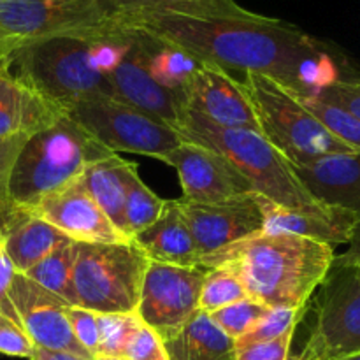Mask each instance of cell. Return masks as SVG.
I'll use <instances>...</instances> for the list:
<instances>
[{"label": "cell", "instance_id": "obj_1", "mask_svg": "<svg viewBox=\"0 0 360 360\" xmlns=\"http://www.w3.org/2000/svg\"><path fill=\"white\" fill-rule=\"evenodd\" d=\"M111 14L123 34L174 46L229 74H264L301 97H316L338 81L360 77L338 46L297 25L252 13L236 0H183Z\"/></svg>", "mask_w": 360, "mask_h": 360}, {"label": "cell", "instance_id": "obj_2", "mask_svg": "<svg viewBox=\"0 0 360 360\" xmlns=\"http://www.w3.org/2000/svg\"><path fill=\"white\" fill-rule=\"evenodd\" d=\"M330 245L292 234L257 232L199 259L204 269L227 267L248 297L269 308H306L333 267Z\"/></svg>", "mask_w": 360, "mask_h": 360}, {"label": "cell", "instance_id": "obj_3", "mask_svg": "<svg viewBox=\"0 0 360 360\" xmlns=\"http://www.w3.org/2000/svg\"><path fill=\"white\" fill-rule=\"evenodd\" d=\"M185 141L213 148L234 164L252 183L257 195L278 206L306 213H333L330 207L316 202L302 186L292 165L260 132L248 129H225L214 125L199 112L185 108L176 127Z\"/></svg>", "mask_w": 360, "mask_h": 360}, {"label": "cell", "instance_id": "obj_4", "mask_svg": "<svg viewBox=\"0 0 360 360\" xmlns=\"http://www.w3.org/2000/svg\"><path fill=\"white\" fill-rule=\"evenodd\" d=\"M112 155L63 115L25 141L11 176V195L20 210L34 211L42 199L79 181L86 167Z\"/></svg>", "mask_w": 360, "mask_h": 360}, {"label": "cell", "instance_id": "obj_5", "mask_svg": "<svg viewBox=\"0 0 360 360\" xmlns=\"http://www.w3.org/2000/svg\"><path fill=\"white\" fill-rule=\"evenodd\" d=\"M123 34L101 0H0V56L49 39L97 41Z\"/></svg>", "mask_w": 360, "mask_h": 360}, {"label": "cell", "instance_id": "obj_6", "mask_svg": "<svg viewBox=\"0 0 360 360\" xmlns=\"http://www.w3.org/2000/svg\"><path fill=\"white\" fill-rule=\"evenodd\" d=\"M260 134L287 158L301 165L320 157L355 153L338 141L302 102L301 95L264 74L248 72L243 77Z\"/></svg>", "mask_w": 360, "mask_h": 360}, {"label": "cell", "instance_id": "obj_7", "mask_svg": "<svg viewBox=\"0 0 360 360\" xmlns=\"http://www.w3.org/2000/svg\"><path fill=\"white\" fill-rule=\"evenodd\" d=\"M150 262L134 241L77 243L74 264L77 306L98 315L136 313Z\"/></svg>", "mask_w": 360, "mask_h": 360}, {"label": "cell", "instance_id": "obj_8", "mask_svg": "<svg viewBox=\"0 0 360 360\" xmlns=\"http://www.w3.org/2000/svg\"><path fill=\"white\" fill-rule=\"evenodd\" d=\"M88 42L70 37L35 42L9 56L11 70L63 111L83 98L112 97L108 76L91 65Z\"/></svg>", "mask_w": 360, "mask_h": 360}, {"label": "cell", "instance_id": "obj_9", "mask_svg": "<svg viewBox=\"0 0 360 360\" xmlns=\"http://www.w3.org/2000/svg\"><path fill=\"white\" fill-rule=\"evenodd\" d=\"M65 115L115 155L125 151L162 160L185 141L174 127L112 97L72 102Z\"/></svg>", "mask_w": 360, "mask_h": 360}, {"label": "cell", "instance_id": "obj_10", "mask_svg": "<svg viewBox=\"0 0 360 360\" xmlns=\"http://www.w3.org/2000/svg\"><path fill=\"white\" fill-rule=\"evenodd\" d=\"M316 319L297 360H347L360 355V280L354 266L334 259L320 285Z\"/></svg>", "mask_w": 360, "mask_h": 360}, {"label": "cell", "instance_id": "obj_11", "mask_svg": "<svg viewBox=\"0 0 360 360\" xmlns=\"http://www.w3.org/2000/svg\"><path fill=\"white\" fill-rule=\"evenodd\" d=\"M206 269L151 260L141 285L137 316L164 341L179 333L199 311Z\"/></svg>", "mask_w": 360, "mask_h": 360}, {"label": "cell", "instance_id": "obj_12", "mask_svg": "<svg viewBox=\"0 0 360 360\" xmlns=\"http://www.w3.org/2000/svg\"><path fill=\"white\" fill-rule=\"evenodd\" d=\"M162 162L176 169L183 200L188 202L218 204L255 193L252 183L229 158L199 143L183 141L178 148L164 155Z\"/></svg>", "mask_w": 360, "mask_h": 360}, {"label": "cell", "instance_id": "obj_13", "mask_svg": "<svg viewBox=\"0 0 360 360\" xmlns=\"http://www.w3.org/2000/svg\"><path fill=\"white\" fill-rule=\"evenodd\" d=\"M9 295L21 327L35 348L67 352L84 360H94L74 338L67 319V306L70 304L21 273L14 276Z\"/></svg>", "mask_w": 360, "mask_h": 360}, {"label": "cell", "instance_id": "obj_14", "mask_svg": "<svg viewBox=\"0 0 360 360\" xmlns=\"http://www.w3.org/2000/svg\"><path fill=\"white\" fill-rule=\"evenodd\" d=\"M178 210L192 232L199 255H210L248 236L262 232L264 214L257 193L218 204L178 199Z\"/></svg>", "mask_w": 360, "mask_h": 360}, {"label": "cell", "instance_id": "obj_15", "mask_svg": "<svg viewBox=\"0 0 360 360\" xmlns=\"http://www.w3.org/2000/svg\"><path fill=\"white\" fill-rule=\"evenodd\" d=\"M185 108L225 129L260 132L252 101L241 79L211 63H200L181 90Z\"/></svg>", "mask_w": 360, "mask_h": 360}, {"label": "cell", "instance_id": "obj_16", "mask_svg": "<svg viewBox=\"0 0 360 360\" xmlns=\"http://www.w3.org/2000/svg\"><path fill=\"white\" fill-rule=\"evenodd\" d=\"M134 44L123 62L108 76L112 98L139 109L171 127L181 122L185 104L181 95L167 90L151 77L148 69L150 41L132 35Z\"/></svg>", "mask_w": 360, "mask_h": 360}, {"label": "cell", "instance_id": "obj_17", "mask_svg": "<svg viewBox=\"0 0 360 360\" xmlns=\"http://www.w3.org/2000/svg\"><path fill=\"white\" fill-rule=\"evenodd\" d=\"M34 213L74 243H130L91 199L81 181L42 199Z\"/></svg>", "mask_w": 360, "mask_h": 360}, {"label": "cell", "instance_id": "obj_18", "mask_svg": "<svg viewBox=\"0 0 360 360\" xmlns=\"http://www.w3.org/2000/svg\"><path fill=\"white\" fill-rule=\"evenodd\" d=\"M65 115L62 105L11 70V60L0 56V139L34 136Z\"/></svg>", "mask_w": 360, "mask_h": 360}, {"label": "cell", "instance_id": "obj_19", "mask_svg": "<svg viewBox=\"0 0 360 360\" xmlns=\"http://www.w3.org/2000/svg\"><path fill=\"white\" fill-rule=\"evenodd\" d=\"M290 165L316 202L345 211L360 221V151L327 155L306 164Z\"/></svg>", "mask_w": 360, "mask_h": 360}, {"label": "cell", "instance_id": "obj_20", "mask_svg": "<svg viewBox=\"0 0 360 360\" xmlns=\"http://www.w3.org/2000/svg\"><path fill=\"white\" fill-rule=\"evenodd\" d=\"M257 200L264 214L262 232L269 234L299 236V238L326 243L334 248V246L348 245L352 231L357 224V220L345 211L306 213V211L278 206L262 195H257Z\"/></svg>", "mask_w": 360, "mask_h": 360}, {"label": "cell", "instance_id": "obj_21", "mask_svg": "<svg viewBox=\"0 0 360 360\" xmlns=\"http://www.w3.org/2000/svg\"><path fill=\"white\" fill-rule=\"evenodd\" d=\"M134 243L153 262L193 267L199 264V250L186 227L176 200H165V207L153 225L137 234Z\"/></svg>", "mask_w": 360, "mask_h": 360}, {"label": "cell", "instance_id": "obj_22", "mask_svg": "<svg viewBox=\"0 0 360 360\" xmlns=\"http://www.w3.org/2000/svg\"><path fill=\"white\" fill-rule=\"evenodd\" d=\"M70 243L58 229L34 211L20 210L0 238L4 253L9 257L16 273H27L44 257Z\"/></svg>", "mask_w": 360, "mask_h": 360}, {"label": "cell", "instance_id": "obj_23", "mask_svg": "<svg viewBox=\"0 0 360 360\" xmlns=\"http://www.w3.org/2000/svg\"><path fill=\"white\" fill-rule=\"evenodd\" d=\"M132 167V162L123 160L118 155L112 153L88 165L86 171L79 178L81 185L90 193L91 199L108 214V218L116 225V229L125 236L127 185H129V172Z\"/></svg>", "mask_w": 360, "mask_h": 360}, {"label": "cell", "instance_id": "obj_24", "mask_svg": "<svg viewBox=\"0 0 360 360\" xmlns=\"http://www.w3.org/2000/svg\"><path fill=\"white\" fill-rule=\"evenodd\" d=\"M164 345L169 360H236L234 340L200 309Z\"/></svg>", "mask_w": 360, "mask_h": 360}, {"label": "cell", "instance_id": "obj_25", "mask_svg": "<svg viewBox=\"0 0 360 360\" xmlns=\"http://www.w3.org/2000/svg\"><path fill=\"white\" fill-rule=\"evenodd\" d=\"M77 243L70 241L60 246L55 252L35 264L34 267L21 273L37 283L39 287L46 288L48 292L55 294L67 304L77 306L76 290H74V264H76Z\"/></svg>", "mask_w": 360, "mask_h": 360}, {"label": "cell", "instance_id": "obj_26", "mask_svg": "<svg viewBox=\"0 0 360 360\" xmlns=\"http://www.w3.org/2000/svg\"><path fill=\"white\" fill-rule=\"evenodd\" d=\"M148 69L151 77L167 90L181 95L188 77L200 67V60L174 46H160L151 42Z\"/></svg>", "mask_w": 360, "mask_h": 360}, {"label": "cell", "instance_id": "obj_27", "mask_svg": "<svg viewBox=\"0 0 360 360\" xmlns=\"http://www.w3.org/2000/svg\"><path fill=\"white\" fill-rule=\"evenodd\" d=\"M165 207V200L160 199L153 190L148 188L137 172L136 164L129 172L125 199V227L127 236L134 241L137 234L146 231L158 220Z\"/></svg>", "mask_w": 360, "mask_h": 360}, {"label": "cell", "instance_id": "obj_28", "mask_svg": "<svg viewBox=\"0 0 360 360\" xmlns=\"http://www.w3.org/2000/svg\"><path fill=\"white\" fill-rule=\"evenodd\" d=\"M245 297H248V294H246L245 285L241 283L238 274L232 273L227 267L206 269L199 299L200 311L211 315V313L218 311L229 304H234Z\"/></svg>", "mask_w": 360, "mask_h": 360}, {"label": "cell", "instance_id": "obj_29", "mask_svg": "<svg viewBox=\"0 0 360 360\" xmlns=\"http://www.w3.org/2000/svg\"><path fill=\"white\" fill-rule=\"evenodd\" d=\"M98 341L97 357H122L127 347L141 329L143 322L137 313H105L98 315Z\"/></svg>", "mask_w": 360, "mask_h": 360}, {"label": "cell", "instance_id": "obj_30", "mask_svg": "<svg viewBox=\"0 0 360 360\" xmlns=\"http://www.w3.org/2000/svg\"><path fill=\"white\" fill-rule=\"evenodd\" d=\"M306 108L316 116L320 123L343 144L360 151V120L341 105L330 104L320 97H301Z\"/></svg>", "mask_w": 360, "mask_h": 360}, {"label": "cell", "instance_id": "obj_31", "mask_svg": "<svg viewBox=\"0 0 360 360\" xmlns=\"http://www.w3.org/2000/svg\"><path fill=\"white\" fill-rule=\"evenodd\" d=\"M306 308H285V306H278V308H269V311L257 322L253 329H250L245 336L236 340V348L246 347L252 343H262V341L276 340V338L283 336V334L290 333V330L297 329L299 322L304 319Z\"/></svg>", "mask_w": 360, "mask_h": 360}, {"label": "cell", "instance_id": "obj_32", "mask_svg": "<svg viewBox=\"0 0 360 360\" xmlns=\"http://www.w3.org/2000/svg\"><path fill=\"white\" fill-rule=\"evenodd\" d=\"M267 311H269V306L252 297H245L234 304H229L211 313L210 316L229 338L236 341L245 336L250 329H253Z\"/></svg>", "mask_w": 360, "mask_h": 360}, {"label": "cell", "instance_id": "obj_33", "mask_svg": "<svg viewBox=\"0 0 360 360\" xmlns=\"http://www.w3.org/2000/svg\"><path fill=\"white\" fill-rule=\"evenodd\" d=\"M27 139V136L0 139V238L20 211L11 195V176H13L14 162Z\"/></svg>", "mask_w": 360, "mask_h": 360}, {"label": "cell", "instance_id": "obj_34", "mask_svg": "<svg viewBox=\"0 0 360 360\" xmlns=\"http://www.w3.org/2000/svg\"><path fill=\"white\" fill-rule=\"evenodd\" d=\"M134 44L132 35H120V37H105L88 42V55L95 69L104 76H109L130 51Z\"/></svg>", "mask_w": 360, "mask_h": 360}, {"label": "cell", "instance_id": "obj_35", "mask_svg": "<svg viewBox=\"0 0 360 360\" xmlns=\"http://www.w3.org/2000/svg\"><path fill=\"white\" fill-rule=\"evenodd\" d=\"M67 319H69L70 329H72V334L77 340V343H79L91 357H97L98 341H101L97 313L90 311V309L79 308V306H67Z\"/></svg>", "mask_w": 360, "mask_h": 360}, {"label": "cell", "instance_id": "obj_36", "mask_svg": "<svg viewBox=\"0 0 360 360\" xmlns=\"http://www.w3.org/2000/svg\"><path fill=\"white\" fill-rule=\"evenodd\" d=\"M34 348L23 327L0 311V354L7 357L30 359Z\"/></svg>", "mask_w": 360, "mask_h": 360}, {"label": "cell", "instance_id": "obj_37", "mask_svg": "<svg viewBox=\"0 0 360 360\" xmlns=\"http://www.w3.org/2000/svg\"><path fill=\"white\" fill-rule=\"evenodd\" d=\"M125 360H169L167 350H165L164 340L155 333L153 329L146 327L143 323L141 329L137 330L136 336L127 347Z\"/></svg>", "mask_w": 360, "mask_h": 360}, {"label": "cell", "instance_id": "obj_38", "mask_svg": "<svg viewBox=\"0 0 360 360\" xmlns=\"http://www.w3.org/2000/svg\"><path fill=\"white\" fill-rule=\"evenodd\" d=\"M295 330L271 341L236 348V360H288Z\"/></svg>", "mask_w": 360, "mask_h": 360}, {"label": "cell", "instance_id": "obj_39", "mask_svg": "<svg viewBox=\"0 0 360 360\" xmlns=\"http://www.w3.org/2000/svg\"><path fill=\"white\" fill-rule=\"evenodd\" d=\"M316 97L330 102V104L341 105L348 112L360 120V77L357 79H345L330 84Z\"/></svg>", "mask_w": 360, "mask_h": 360}, {"label": "cell", "instance_id": "obj_40", "mask_svg": "<svg viewBox=\"0 0 360 360\" xmlns=\"http://www.w3.org/2000/svg\"><path fill=\"white\" fill-rule=\"evenodd\" d=\"M14 276H16V269H14L13 262H11L9 257L4 253V250L0 248V311L6 316H9L11 320L20 323V319H18V313L16 309H14L13 301H11L9 295Z\"/></svg>", "mask_w": 360, "mask_h": 360}, {"label": "cell", "instance_id": "obj_41", "mask_svg": "<svg viewBox=\"0 0 360 360\" xmlns=\"http://www.w3.org/2000/svg\"><path fill=\"white\" fill-rule=\"evenodd\" d=\"M111 13L115 11H132V9H157V7H169L183 2V0H101Z\"/></svg>", "mask_w": 360, "mask_h": 360}, {"label": "cell", "instance_id": "obj_42", "mask_svg": "<svg viewBox=\"0 0 360 360\" xmlns=\"http://www.w3.org/2000/svg\"><path fill=\"white\" fill-rule=\"evenodd\" d=\"M336 259L343 264H350V266L360 264V221L355 224L354 231H352L350 241H348V250L343 255H336Z\"/></svg>", "mask_w": 360, "mask_h": 360}, {"label": "cell", "instance_id": "obj_43", "mask_svg": "<svg viewBox=\"0 0 360 360\" xmlns=\"http://www.w3.org/2000/svg\"><path fill=\"white\" fill-rule=\"evenodd\" d=\"M28 360H84L77 355L67 354V352H56V350H46V348H34L30 359Z\"/></svg>", "mask_w": 360, "mask_h": 360}, {"label": "cell", "instance_id": "obj_44", "mask_svg": "<svg viewBox=\"0 0 360 360\" xmlns=\"http://www.w3.org/2000/svg\"><path fill=\"white\" fill-rule=\"evenodd\" d=\"M94 360H125L122 357H95Z\"/></svg>", "mask_w": 360, "mask_h": 360}, {"label": "cell", "instance_id": "obj_45", "mask_svg": "<svg viewBox=\"0 0 360 360\" xmlns=\"http://www.w3.org/2000/svg\"><path fill=\"white\" fill-rule=\"evenodd\" d=\"M338 260V259H336ZM355 267V271H357V274H359V280H360V264H357V266H354Z\"/></svg>", "mask_w": 360, "mask_h": 360}, {"label": "cell", "instance_id": "obj_46", "mask_svg": "<svg viewBox=\"0 0 360 360\" xmlns=\"http://www.w3.org/2000/svg\"><path fill=\"white\" fill-rule=\"evenodd\" d=\"M347 360H360V355H355V357H350V359H347Z\"/></svg>", "mask_w": 360, "mask_h": 360}, {"label": "cell", "instance_id": "obj_47", "mask_svg": "<svg viewBox=\"0 0 360 360\" xmlns=\"http://www.w3.org/2000/svg\"><path fill=\"white\" fill-rule=\"evenodd\" d=\"M288 360H297V357H290Z\"/></svg>", "mask_w": 360, "mask_h": 360}, {"label": "cell", "instance_id": "obj_48", "mask_svg": "<svg viewBox=\"0 0 360 360\" xmlns=\"http://www.w3.org/2000/svg\"><path fill=\"white\" fill-rule=\"evenodd\" d=\"M0 248H2V245H0Z\"/></svg>", "mask_w": 360, "mask_h": 360}]
</instances>
